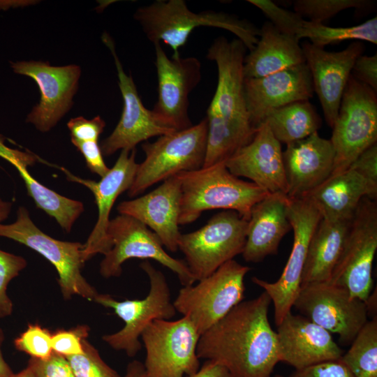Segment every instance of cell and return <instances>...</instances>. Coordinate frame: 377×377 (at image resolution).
<instances>
[{"instance_id": "1", "label": "cell", "mask_w": 377, "mask_h": 377, "mask_svg": "<svg viewBox=\"0 0 377 377\" xmlns=\"http://www.w3.org/2000/svg\"><path fill=\"white\" fill-rule=\"evenodd\" d=\"M271 303L264 291L236 305L200 335L198 358L223 365L233 377H272L279 361L276 333L268 318Z\"/></svg>"}, {"instance_id": "2", "label": "cell", "mask_w": 377, "mask_h": 377, "mask_svg": "<svg viewBox=\"0 0 377 377\" xmlns=\"http://www.w3.org/2000/svg\"><path fill=\"white\" fill-rule=\"evenodd\" d=\"M246 48L237 38H216L207 58L215 62L218 80L207 110V137L202 168L225 163L251 142L256 130L250 122L244 91Z\"/></svg>"}, {"instance_id": "3", "label": "cell", "mask_w": 377, "mask_h": 377, "mask_svg": "<svg viewBox=\"0 0 377 377\" xmlns=\"http://www.w3.org/2000/svg\"><path fill=\"white\" fill-rule=\"evenodd\" d=\"M133 17L153 44L163 42L179 56V50L191 34L200 27L219 28L228 31L251 51L257 44L260 30L247 20L225 12L191 11L184 0H156L138 8Z\"/></svg>"}, {"instance_id": "4", "label": "cell", "mask_w": 377, "mask_h": 377, "mask_svg": "<svg viewBox=\"0 0 377 377\" xmlns=\"http://www.w3.org/2000/svg\"><path fill=\"white\" fill-rule=\"evenodd\" d=\"M181 184L179 225L197 220L205 211L232 210L249 221L253 207L269 194L233 175L225 163L176 175Z\"/></svg>"}, {"instance_id": "5", "label": "cell", "mask_w": 377, "mask_h": 377, "mask_svg": "<svg viewBox=\"0 0 377 377\" xmlns=\"http://www.w3.org/2000/svg\"><path fill=\"white\" fill-rule=\"evenodd\" d=\"M207 120L181 131L162 135L153 142L142 144L145 160L138 165L133 182L128 191L135 197L152 185L180 172L202 168L207 147Z\"/></svg>"}, {"instance_id": "6", "label": "cell", "mask_w": 377, "mask_h": 377, "mask_svg": "<svg viewBox=\"0 0 377 377\" xmlns=\"http://www.w3.org/2000/svg\"><path fill=\"white\" fill-rule=\"evenodd\" d=\"M251 270L231 260L198 283L183 286L173 302L200 335L223 318L244 298V277Z\"/></svg>"}, {"instance_id": "7", "label": "cell", "mask_w": 377, "mask_h": 377, "mask_svg": "<svg viewBox=\"0 0 377 377\" xmlns=\"http://www.w3.org/2000/svg\"><path fill=\"white\" fill-rule=\"evenodd\" d=\"M332 128L334 176L347 170L361 153L376 143V92L350 75Z\"/></svg>"}, {"instance_id": "8", "label": "cell", "mask_w": 377, "mask_h": 377, "mask_svg": "<svg viewBox=\"0 0 377 377\" xmlns=\"http://www.w3.org/2000/svg\"><path fill=\"white\" fill-rule=\"evenodd\" d=\"M149 281V290L142 300L117 301L110 295L98 294L94 300L101 305L112 309L124 320L119 331L103 335L102 339L115 350H124L133 357L140 350L139 340L144 330L154 320H169L177 311L170 300L168 283L164 274L146 260L140 265Z\"/></svg>"}, {"instance_id": "9", "label": "cell", "mask_w": 377, "mask_h": 377, "mask_svg": "<svg viewBox=\"0 0 377 377\" xmlns=\"http://www.w3.org/2000/svg\"><path fill=\"white\" fill-rule=\"evenodd\" d=\"M248 221L232 210L214 215L197 230L181 233L178 250L195 281H200L226 262L242 254L246 239Z\"/></svg>"}, {"instance_id": "10", "label": "cell", "mask_w": 377, "mask_h": 377, "mask_svg": "<svg viewBox=\"0 0 377 377\" xmlns=\"http://www.w3.org/2000/svg\"><path fill=\"white\" fill-rule=\"evenodd\" d=\"M377 249V202L363 198L350 221L341 253L328 282L345 288L364 302L373 286L372 266Z\"/></svg>"}, {"instance_id": "11", "label": "cell", "mask_w": 377, "mask_h": 377, "mask_svg": "<svg viewBox=\"0 0 377 377\" xmlns=\"http://www.w3.org/2000/svg\"><path fill=\"white\" fill-rule=\"evenodd\" d=\"M0 237L31 248L50 262L57 271L58 283L66 300L77 295L92 301L98 294L82 274L83 244L61 241L46 235L34 223L25 207L18 208L14 223H0Z\"/></svg>"}, {"instance_id": "12", "label": "cell", "mask_w": 377, "mask_h": 377, "mask_svg": "<svg viewBox=\"0 0 377 377\" xmlns=\"http://www.w3.org/2000/svg\"><path fill=\"white\" fill-rule=\"evenodd\" d=\"M140 337L146 350L143 364L147 377H183L199 370L200 335L188 318L154 320Z\"/></svg>"}, {"instance_id": "13", "label": "cell", "mask_w": 377, "mask_h": 377, "mask_svg": "<svg viewBox=\"0 0 377 377\" xmlns=\"http://www.w3.org/2000/svg\"><path fill=\"white\" fill-rule=\"evenodd\" d=\"M108 235L112 247L100 265L105 278L119 276L123 263L130 258L151 259L173 272L183 286L195 280L185 261L170 256L158 235L140 221L119 214L110 221Z\"/></svg>"}, {"instance_id": "14", "label": "cell", "mask_w": 377, "mask_h": 377, "mask_svg": "<svg viewBox=\"0 0 377 377\" xmlns=\"http://www.w3.org/2000/svg\"><path fill=\"white\" fill-rule=\"evenodd\" d=\"M286 211L294 237L292 250L281 275L273 283L256 276L251 279L271 298L276 326L291 311L298 295L309 241L321 219L317 208L306 197L288 198Z\"/></svg>"}, {"instance_id": "15", "label": "cell", "mask_w": 377, "mask_h": 377, "mask_svg": "<svg viewBox=\"0 0 377 377\" xmlns=\"http://www.w3.org/2000/svg\"><path fill=\"white\" fill-rule=\"evenodd\" d=\"M312 322L350 345L368 321L366 302L350 297L343 288L327 282L301 285L293 306Z\"/></svg>"}, {"instance_id": "16", "label": "cell", "mask_w": 377, "mask_h": 377, "mask_svg": "<svg viewBox=\"0 0 377 377\" xmlns=\"http://www.w3.org/2000/svg\"><path fill=\"white\" fill-rule=\"evenodd\" d=\"M154 46L158 98L151 110L163 126L174 131L186 129L192 126L188 97L201 80V63L194 57L170 58L160 43Z\"/></svg>"}, {"instance_id": "17", "label": "cell", "mask_w": 377, "mask_h": 377, "mask_svg": "<svg viewBox=\"0 0 377 377\" xmlns=\"http://www.w3.org/2000/svg\"><path fill=\"white\" fill-rule=\"evenodd\" d=\"M13 71L32 78L40 98L27 114L26 122L42 133L50 131L71 109L82 70L79 65L52 66L47 61L10 62Z\"/></svg>"}, {"instance_id": "18", "label": "cell", "mask_w": 377, "mask_h": 377, "mask_svg": "<svg viewBox=\"0 0 377 377\" xmlns=\"http://www.w3.org/2000/svg\"><path fill=\"white\" fill-rule=\"evenodd\" d=\"M102 40L113 57L124 103L117 125L100 145L103 155L108 156L119 149L131 151L140 142L174 131L161 125L151 110L145 107L133 79L131 75L125 73L116 53L114 43L108 33H103Z\"/></svg>"}, {"instance_id": "19", "label": "cell", "mask_w": 377, "mask_h": 377, "mask_svg": "<svg viewBox=\"0 0 377 377\" xmlns=\"http://www.w3.org/2000/svg\"><path fill=\"white\" fill-rule=\"evenodd\" d=\"M301 47L314 92L327 124L332 128L353 65L362 54L364 45L360 41H355L339 52H329L309 42L302 43Z\"/></svg>"}, {"instance_id": "20", "label": "cell", "mask_w": 377, "mask_h": 377, "mask_svg": "<svg viewBox=\"0 0 377 377\" xmlns=\"http://www.w3.org/2000/svg\"><path fill=\"white\" fill-rule=\"evenodd\" d=\"M138 164L135 162V149H123L116 163L98 182L75 176L61 168L68 180L82 184L94 194L98 207V219L85 244H83L82 259L85 263L97 253L106 254L112 244L108 235L110 214L119 195L131 186Z\"/></svg>"}, {"instance_id": "21", "label": "cell", "mask_w": 377, "mask_h": 377, "mask_svg": "<svg viewBox=\"0 0 377 377\" xmlns=\"http://www.w3.org/2000/svg\"><path fill=\"white\" fill-rule=\"evenodd\" d=\"M246 105L252 127L257 128L272 110L309 101L314 93L306 63L258 78H244Z\"/></svg>"}, {"instance_id": "22", "label": "cell", "mask_w": 377, "mask_h": 377, "mask_svg": "<svg viewBox=\"0 0 377 377\" xmlns=\"http://www.w3.org/2000/svg\"><path fill=\"white\" fill-rule=\"evenodd\" d=\"M276 333L279 361L295 370L339 360L344 353L330 332L301 314L289 312Z\"/></svg>"}, {"instance_id": "23", "label": "cell", "mask_w": 377, "mask_h": 377, "mask_svg": "<svg viewBox=\"0 0 377 377\" xmlns=\"http://www.w3.org/2000/svg\"><path fill=\"white\" fill-rule=\"evenodd\" d=\"M225 165L233 175L248 178L269 193L287 195L281 145L265 122L257 128L251 142L236 151Z\"/></svg>"}, {"instance_id": "24", "label": "cell", "mask_w": 377, "mask_h": 377, "mask_svg": "<svg viewBox=\"0 0 377 377\" xmlns=\"http://www.w3.org/2000/svg\"><path fill=\"white\" fill-rule=\"evenodd\" d=\"M334 158L331 140L318 131L287 144L283 162L288 198H303L327 180L333 172Z\"/></svg>"}, {"instance_id": "25", "label": "cell", "mask_w": 377, "mask_h": 377, "mask_svg": "<svg viewBox=\"0 0 377 377\" xmlns=\"http://www.w3.org/2000/svg\"><path fill=\"white\" fill-rule=\"evenodd\" d=\"M181 184L177 175L163 181L152 191L138 198L123 201L117 209L130 216L155 232L163 246L172 252L178 250Z\"/></svg>"}, {"instance_id": "26", "label": "cell", "mask_w": 377, "mask_h": 377, "mask_svg": "<svg viewBox=\"0 0 377 377\" xmlns=\"http://www.w3.org/2000/svg\"><path fill=\"white\" fill-rule=\"evenodd\" d=\"M287 200L285 194L269 193L253 207L242 253L245 261L260 263L277 253L282 238L292 229L287 216Z\"/></svg>"}, {"instance_id": "27", "label": "cell", "mask_w": 377, "mask_h": 377, "mask_svg": "<svg viewBox=\"0 0 377 377\" xmlns=\"http://www.w3.org/2000/svg\"><path fill=\"white\" fill-rule=\"evenodd\" d=\"M304 197L313 203L323 219L351 220L363 198L376 200L377 184L348 169L341 174L330 176Z\"/></svg>"}, {"instance_id": "28", "label": "cell", "mask_w": 377, "mask_h": 377, "mask_svg": "<svg viewBox=\"0 0 377 377\" xmlns=\"http://www.w3.org/2000/svg\"><path fill=\"white\" fill-rule=\"evenodd\" d=\"M258 41L244 60V78L265 77L305 63L299 40L279 31L271 22L262 26Z\"/></svg>"}, {"instance_id": "29", "label": "cell", "mask_w": 377, "mask_h": 377, "mask_svg": "<svg viewBox=\"0 0 377 377\" xmlns=\"http://www.w3.org/2000/svg\"><path fill=\"white\" fill-rule=\"evenodd\" d=\"M351 220L320 219L309 241L301 285L330 281L341 253Z\"/></svg>"}, {"instance_id": "30", "label": "cell", "mask_w": 377, "mask_h": 377, "mask_svg": "<svg viewBox=\"0 0 377 377\" xmlns=\"http://www.w3.org/2000/svg\"><path fill=\"white\" fill-rule=\"evenodd\" d=\"M264 122L280 143L287 145L317 132L321 118L309 101H302L271 110Z\"/></svg>"}, {"instance_id": "31", "label": "cell", "mask_w": 377, "mask_h": 377, "mask_svg": "<svg viewBox=\"0 0 377 377\" xmlns=\"http://www.w3.org/2000/svg\"><path fill=\"white\" fill-rule=\"evenodd\" d=\"M340 361L355 377H377V318L363 325Z\"/></svg>"}, {"instance_id": "32", "label": "cell", "mask_w": 377, "mask_h": 377, "mask_svg": "<svg viewBox=\"0 0 377 377\" xmlns=\"http://www.w3.org/2000/svg\"><path fill=\"white\" fill-rule=\"evenodd\" d=\"M297 38L299 40L307 38L311 44L323 48L327 45L347 40L376 44L377 17L375 16L360 24L347 27H332L305 20Z\"/></svg>"}, {"instance_id": "33", "label": "cell", "mask_w": 377, "mask_h": 377, "mask_svg": "<svg viewBox=\"0 0 377 377\" xmlns=\"http://www.w3.org/2000/svg\"><path fill=\"white\" fill-rule=\"evenodd\" d=\"M374 5V2L369 0H296L293 2V8L294 12L302 17L323 23L343 10L369 9Z\"/></svg>"}, {"instance_id": "34", "label": "cell", "mask_w": 377, "mask_h": 377, "mask_svg": "<svg viewBox=\"0 0 377 377\" xmlns=\"http://www.w3.org/2000/svg\"><path fill=\"white\" fill-rule=\"evenodd\" d=\"M83 346L82 354L66 357L75 377H121L102 360L87 339Z\"/></svg>"}, {"instance_id": "35", "label": "cell", "mask_w": 377, "mask_h": 377, "mask_svg": "<svg viewBox=\"0 0 377 377\" xmlns=\"http://www.w3.org/2000/svg\"><path fill=\"white\" fill-rule=\"evenodd\" d=\"M52 334L38 324H29L27 330L15 339V348L31 356V358L46 360L53 353Z\"/></svg>"}, {"instance_id": "36", "label": "cell", "mask_w": 377, "mask_h": 377, "mask_svg": "<svg viewBox=\"0 0 377 377\" xmlns=\"http://www.w3.org/2000/svg\"><path fill=\"white\" fill-rule=\"evenodd\" d=\"M247 1L258 8L279 31L297 38V35L305 21L302 16L295 12L281 8L269 0Z\"/></svg>"}, {"instance_id": "37", "label": "cell", "mask_w": 377, "mask_h": 377, "mask_svg": "<svg viewBox=\"0 0 377 377\" xmlns=\"http://www.w3.org/2000/svg\"><path fill=\"white\" fill-rule=\"evenodd\" d=\"M26 266L23 257L0 249V318L12 313L13 305L7 295V286Z\"/></svg>"}, {"instance_id": "38", "label": "cell", "mask_w": 377, "mask_h": 377, "mask_svg": "<svg viewBox=\"0 0 377 377\" xmlns=\"http://www.w3.org/2000/svg\"><path fill=\"white\" fill-rule=\"evenodd\" d=\"M89 332L87 325H82L66 330H58L52 334L51 344L54 353L67 357L84 353L83 342Z\"/></svg>"}, {"instance_id": "39", "label": "cell", "mask_w": 377, "mask_h": 377, "mask_svg": "<svg viewBox=\"0 0 377 377\" xmlns=\"http://www.w3.org/2000/svg\"><path fill=\"white\" fill-rule=\"evenodd\" d=\"M28 366L36 377H75L67 359L54 352L46 360L31 358Z\"/></svg>"}, {"instance_id": "40", "label": "cell", "mask_w": 377, "mask_h": 377, "mask_svg": "<svg viewBox=\"0 0 377 377\" xmlns=\"http://www.w3.org/2000/svg\"><path fill=\"white\" fill-rule=\"evenodd\" d=\"M67 127L71 132V140L98 141L105 127V122L99 115L91 119L79 116L71 119Z\"/></svg>"}, {"instance_id": "41", "label": "cell", "mask_w": 377, "mask_h": 377, "mask_svg": "<svg viewBox=\"0 0 377 377\" xmlns=\"http://www.w3.org/2000/svg\"><path fill=\"white\" fill-rule=\"evenodd\" d=\"M288 377H355V376L339 360L295 370Z\"/></svg>"}, {"instance_id": "42", "label": "cell", "mask_w": 377, "mask_h": 377, "mask_svg": "<svg viewBox=\"0 0 377 377\" xmlns=\"http://www.w3.org/2000/svg\"><path fill=\"white\" fill-rule=\"evenodd\" d=\"M73 145L83 155L87 168L91 172L96 173L101 177L109 171L106 165L98 141L80 142L71 140Z\"/></svg>"}, {"instance_id": "43", "label": "cell", "mask_w": 377, "mask_h": 377, "mask_svg": "<svg viewBox=\"0 0 377 377\" xmlns=\"http://www.w3.org/2000/svg\"><path fill=\"white\" fill-rule=\"evenodd\" d=\"M351 75L377 93V54L360 55L353 65Z\"/></svg>"}, {"instance_id": "44", "label": "cell", "mask_w": 377, "mask_h": 377, "mask_svg": "<svg viewBox=\"0 0 377 377\" xmlns=\"http://www.w3.org/2000/svg\"><path fill=\"white\" fill-rule=\"evenodd\" d=\"M348 169L353 170L374 184H377V144L361 153Z\"/></svg>"}, {"instance_id": "45", "label": "cell", "mask_w": 377, "mask_h": 377, "mask_svg": "<svg viewBox=\"0 0 377 377\" xmlns=\"http://www.w3.org/2000/svg\"><path fill=\"white\" fill-rule=\"evenodd\" d=\"M186 377H233L229 371L223 365L207 360L199 370Z\"/></svg>"}, {"instance_id": "46", "label": "cell", "mask_w": 377, "mask_h": 377, "mask_svg": "<svg viewBox=\"0 0 377 377\" xmlns=\"http://www.w3.org/2000/svg\"><path fill=\"white\" fill-rule=\"evenodd\" d=\"M124 377H147L143 363L138 360L131 362Z\"/></svg>"}, {"instance_id": "47", "label": "cell", "mask_w": 377, "mask_h": 377, "mask_svg": "<svg viewBox=\"0 0 377 377\" xmlns=\"http://www.w3.org/2000/svg\"><path fill=\"white\" fill-rule=\"evenodd\" d=\"M3 340L4 334L2 329L0 328V377H13L15 374L5 361L1 350V346Z\"/></svg>"}, {"instance_id": "48", "label": "cell", "mask_w": 377, "mask_h": 377, "mask_svg": "<svg viewBox=\"0 0 377 377\" xmlns=\"http://www.w3.org/2000/svg\"><path fill=\"white\" fill-rule=\"evenodd\" d=\"M32 1H0V9H8L10 7L25 6L32 4Z\"/></svg>"}, {"instance_id": "49", "label": "cell", "mask_w": 377, "mask_h": 377, "mask_svg": "<svg viewBox=\"0 0 377 377\" xmlns=\"http://www.w3.org/2000/svg\"><path fill=\"white\" fill-rule=\"evenodd\" d=\"M12 203L0 198V223L6 220L10 212Z\"/></svg>"}, {"instance_id": "50", "label": "cell", "mask_w": 377, "mask_h": 377, "mask_svg": "<svg viewBox=\"0 0 377 377\" xmlns=\"http://www.w3.org/2000/svg\"><path fill=\"white\" fill-rule=\"evenodd\" d=\"M13 377H36L32 369L27 367L17 374H15Z\"/></svg>"}, {"instance_id": "51", "label": "cell", "mask_w": 377, "mask_h": 377, "mask_svg": "<svg viewBox=\"0 0 377 377\" xmlns=\"http://www.w3.org/2000/svg\"><path fill=\"white\" fill-rule=\"evenodd\" d=\"M274 377H282V376H275Z\"/></svg>"}]
</instances>
